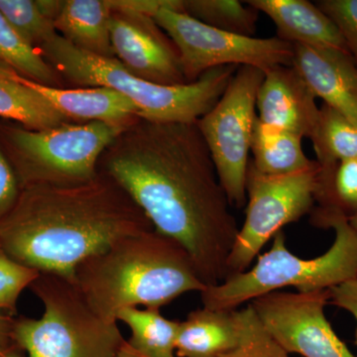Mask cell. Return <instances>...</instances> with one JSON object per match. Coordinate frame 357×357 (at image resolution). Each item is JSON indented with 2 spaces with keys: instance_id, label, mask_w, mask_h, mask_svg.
<instances>
[{
  "instance_id": "cell-6",
  "label": "cell",
  "mask_w": 357,
  "mask_h": 357,
  "mask_svg": "<svg viewBox=\"0 0 357 357\" xmlns=\"http://www.w3.org/2000/svg\"><path fill=\"white\" fill-rule=\"evenodd\" d=\"M41 318L14 321L13 338L27 357H115L126 342L119 323L100 317L74 279L40 273L30 286Z\"/></svg>"
},
{
  "instance_id": "cell-21",
  "label": "cell",
  "mask_w": 357,
  "mask_h": 357,
  "mask_svg": "<svg viewBox=\"0 0 357 357\" xmlns=\"http://www.w3.org/2000/svg\"><path fill=\"white\" fill-rule=\"evenodd\" d=\"M310 139L319 165V185L331 184L340 161L357 158V126L328 105L319 109L318 123Z\"/></svg>"
},
{
  "instance_id": "cell-17",
  "label": "cell",
  "mask_w": 357,
  "mask_h": 357,
  "mask_svg": "<svg viewBox=\"0 0 357 357\" xmlns=\"http://www.w3.org/2000/svg\"><path fill=\"white\" fill-rule=\"evenodd\" d=\"M112 0H66L55 20L56 31L81 50L115 58L110 24Z\"/></svg>"
},
{
  "instance_id": "cell-26",
  "label": "cell",
  "mask_w": 357,
  "mask_h": 357,
  "mask_svg": "<svg viewBox=\"0 0 357 357\" xmlns=\"http://www.w3.org/2000/svg\"><path fill=\"white\" fill-rule=\"evenodd\" d=\"M0 13L36 50L58 34L55 22L42 11L38 0H0Z\"/></svg>"
},
{
  "instance_id": "cell-33",
  "label": "cell",
  "mask_w": 357,
  "mask_h": 357,
  "mask_svg": "<svg viewBox=\"0 0 357 357\" xmlns=\"http://www.w3.org/2000/svg\"><path fill=\"white\" fill-rule=\"evenodd\" d=\"M115 357H146L141 356V354H138L134 351V349H131L130 347L128 344V342H124V344L122 345L121 351H119L117 356Z\"/></svg>"
},
{
  "instance_id": "cell-13",
  "label": "cell",
  "mask_w": 357,
  "mask_h": 357,
  "mask_svg": "<svg viewBox=\"0 0 357 357\" xmlns=\"http://www.w3.org/2000/svg\"><path fill=\"white\" fill-rule=\"evenodd\" d=\"M292 67L317 98L357 126V66L349 52L295 44Z\"/></svg>"
},
{
  "instance_id": "cell-3",
  "label": "cell",
  "mask_w": 357,
  "mask_h": 357,
  "mask_svg": "<svg viewBox=\"0 0 357 357\" xmlns=\"http://www.w3.org/2000/svg\"><path fill=\"white\" fill-rule=\"evenodd\" d=\"M74 280L91 307L109 321H116L121 310L161 309L206 288L187 251L155 229L122 238L84 260Z\"/></svg>"
},
{
  "instance_id": "cell-12",
  "label": "cell",
  "mask_w": 357,
  "mask_h": 357,
  "mask_svg": "<svg viewBox=\"0 0 357 357\" xmlns=\"http://www.w3.org/2000/svg\"><path fill=\"white\" fill-rule=\"evenodd\" d=\"M112 37L115 58L141 79L164 86L189 84L177 47L149 14L112 0Z\"/></svg>"
},
{
  "instance_id": "cell-22",
  "label": "cell",
  "mask_w": 357,
  "mask_h": 357,
  "mask_svg": "<svg viewBox=\"0 0 357 357\" xmlns=\"http://www.w3.org/2000/svg\"><path fill=\"white\" fill-rule=\"evenodd\" d=\"M116 321H121L130 330L126 340L129 347L146 357H177V342L180 321L165 318L160 309L128 307L117 314Z\"/></svg>"
},
{
  "instance_id": "cell-23",
  "label": "cell",
  "mask_w": 357,
  "mask_h": 357,
  "mask_svg": "<svg viewBox=\"0 0 357 357\" xmlns=\"http://www.w3.org/2000/svg\"><path fill=\"white\" fill-rule=\"evenodd\" d=\"M0 63L45 86L63 88L62 77L0 13Z\"/></svg>"
},
{
  "instance_id": "cell-29",
  "label": "cell",
  "mask_w": 357,
  "mask_h": 357,
  "mask_svg": "<svg viewBox=\"0 0 357 357\" xmlns=\"http://www.w3.org/2000/svg\"><path fill=\"white\" fill-rule=\"evenodd\" d=\"M316 6L337 26L357 66V0H319Z\"/></svg>"
},
{
  "instance_id": "cell-5",
  "label": "cell",
  "mask_w": 357,
  "mask_h": 357,
  "mask_svg": "<svg viewBox=\"0 0 357 357\" xmlns=\"http://www.w3.org/2000/svg\"><path fill=\"white\" fill-rule=\"evenodd\" d=\"M323 229L335 232V241L324 255L310 259L293 255L281 230L274 236L271 248L257 256L255 266L202 291L203 306L234 311L256 298L284 288L314 292L357 278V234L349 218L335 215L326 220Z\"/></svg>"
},
{
  "instance_id": "cell-25",
  "label": "cell",
  "mask_w": 357,
  "mask_h": 357,
  "mask_svg": "<svg viewBox=\"0 0 357 357\" xmlns=\"http://www.w3.org/2000/svg\"><path fill=\"white\" fill-rule=\"evenodd\" d=\"M311 211L314 227L331 215H342L351 220L357 213V158L340 161L335 167L328 192L316 202Z\"/></svg>"
},
{
  "instance_id": "cell-1",
  "label": "cell",
  "mask_w": 357,
  "mask_h": 357,
  "mask_svg": "<svg viewBox=\"0 0 357 357\" xmlns=\"http://www.w3.org/2000/svg\"><path fill=\"white\" fill-rule=\"evenodd\" d=\"M98 171L187 251L206 287L229 277L239 227L197 122L139 119L105 150Z\"/></svg>"
},
{
  "instance_id": "cell-32",
  "label": "cell",
  "mask_w": 357,
  "mask_h": 357,
  "mask_svg": "<svg viewBox=\"0 0 357 357\" xmlns=\"http://www.w3.org/2000/svg\"><path fill=\"white\" fill-rule=\"evenodd\" d=\"M14 319L0 309V351H8V345L13 338Z\"/></svg>"
},
{
  "instance_id": "cell-28",
  "label": "cell",
  "mask_w": 357,
  "mask_h": 357,
  "mask_svg": "<svg viewBox=\"0 0 357 357\" xmlns=\"http://www.w3.org/2000/svg\"><path fill=\"white\" fill-rule=\"evenodd\" d=\"M40 272L15 261L0 251V309L13 312L18 298L36 280Z\"/></svg>"
},
{
  "instance_id": "cell-27",
  "label": "cell",
  "mask_w": 357,
  "mask_h": 357,
  "mask_svg": "<svg viewBox=\"0 0 357 357\" xmlns=\"http://www.w3.org/2000/svg\"><path fill=\"white\" fill-rule=\"evenodd\" d=\"M236 314L238 344L220 357H291L267 332L250 305L236 310Z\"/></svg>"
},
{
  "instance_id": "cell-9",
  "label": "cell",
  "mask_w": 357,
  "mask_h": 357,
  "mask_svg": "<svg viewBox=\"0 0 357 357\" xmlns=\"http://www.w3.org/2000/svg\"><path fill=\"white\" fill-rule=\"evenodd\" d=\"M264 72L241 66L210 112L197 121L231 206L248 203L246 178L257 93Z\"/></svg>"
},
{
  "instance_id": "cell-7",
  "label": "cell",
  "mask_w": 357,
  "mask_h": 357,
  "mask_svg": "<svg viewBox=\"0 0 357 357\" xmlns=\"http://www.w3.org/2000/svg\"><path fill=\"white\" fill-rule=\"evenodd\" d=\"M126 128L91 121L31 130L1 121L0 146L20 189L36 185H82L98 175L100 156Z\"/></svg>"
},
{
  "instance_id": "cell-16",
  "label": "cell",
  "mask_w": 357,
  "mask_h": 357,
  "mask_svg": "<svg viewBox=\"0 0 357 357\" xmlns=\"http://www.w3.org/2000/svg\"><path fill=\"white\" fill-rule=\"evenodd\" d=\"M258 13L266 14L277 28V37L289 43L347 51L333 20L307 0H249ZM349 52V51H347Z\"/></svg>"
},
{
  "instance_id": "cell-8",
  "label": "cell",
  "mask_w": 357,
  "mask_h": 357,
  "mask_svg": "<svg viewBox=\"0 0 357 357\" xmlns=\"http://www.w3.org/2000/svg\"><path fill=\"white\" fill-rule=\"evenodd\" d=\"M180 10L181 0H167L152 17L177 47L188 83L223 66H249L265 72L292 65L294 46L289 42L222 31Z\"/></svg>"
},
{
  "instance_id": "cell-2",
  "label": "cell",
  "mask_w": 357,
  "mask_h": 357,
  "mask_svg": "<svg viewBox=\"0 0 357 357\" xmlns=\"http://www.w3.org/2000/svg\"><path fill=\"white\" fill-rule=\"evenodd\" d=\"M152 229L121 185L98 171L86 184L21 189L17 203L0 222V246L40 273L74 279L84 260L122 238Z\"/></svg>"
},
{
  "instance_id": "cell-18",
  "label": "cell",
  "mask_w": 357,
  "mask_h": 357,
  "mask_svg": "<svg viewBox=\"0 0 357 357\" xmlns=\"http://www.w3.org/2000/svg\"><path fill=\"white\" fill-rule=\"evenodd\" d=\"M236 310L203 307L188 314L178 325L177 357H220L238 344Z\"/></svg>"
},
{
  "instance_id": "cell-31",
  "label": "cell",
  "mask_w": 357,
  "mask_h": 357,
  "mask_svg": "<svg viewBox=\"0 0 357 357\" xmlns=\"http://www.w3.org/2000/svg\"><path fill=\"white\" fill-rule=\"evenodd\" d=\"M330 303L349 312L356 319L357 344V278L330 289Z\"/></svg>"
},
{
  "instance_id": "cell-15",
  "label": "cell",
  "mask_w": 357,
  "mask_h": 357,
  "mask_svg": "<svg viewBox=\"0 0 357 357\" xmlns=\"http://www.w3.org/2000/svg\"><path fill=\"white\" fill-rule=\"evenodd\" d=\"M11 72L20 83L40 93L72 122H105L126 128L140 119L136 105L114 89L105 86L55 88L31 81L13 69Z\"/></svg>"
},
{
  "instance_id": "cell-4",
  "label": "cell",
  "mask_w": 357,
  "mask_h": 357,
  "mask_svg": "<svg viewBox=\"0 0 357 357\" xmlns=\"http://www.w3.org/2000/svg\"><path fill=\"white\" fill-rule=\"evenodd\" d=\"M37 51L68 83L119 91L136 105L140 119L154 122L198 121L218 102L239 68L223 66L208 70L194 83L164 86L135 76L116 58L81 50L59 34Z\"/></svg>"
},
{
  "instance_id": "cell-35",
  "label": "cell",
  "mask_w": 357,
  "mask_h": 357,
  "mask_svg": "<svg viewBox=\"0 0 357 357\" xmlns=\"http://www.w3.org/2000/svg\"><path fill=\"white\" fill-rule=\"evenodd\" d=\"M349 223H351L352 229H354V231L357 234V213L354 217H352L351 220H349Z\"/></svg>"
},
{
  "instance_id": "cell-14",
  "label": "cell",
  "mask_w": 357,
  "mask_h": 357,
  "mask_svg": "<svg viewBox=\"0 0 357 357\" xmlns=\"http://www.w3.org/2000/svg\"><path fill=\"white\" fill-rule=\"evenodd\" d=\"M256 109L264 123L302 138L312 137L319 116L316 96L292 66L265 70Z\"/></svg>"
},
{
  "instance_id": "cell-20",
  "label": "cell",
  "mask_w": 357,
  "mask_h": 357,
  "mask_svg": "<svg viewBox=\"0 0 357 357\" xmlns=\"http://www.w3.org/2000/svg\"><path fill=\"white\" fill-rule=\"evenodd\" d=\"M0 119L31 130H43L72 122L43 96L16 79L0 63Z\"/></svg>"
},
{
  "instance_id": "cell-30",
  "label": "cell",
  "mask_w": 357,
  "mask_h": 357,
  "mask_svg": "<svg viewBox=\"0 0 357 357\" xmlns=\"http://www.w3.org/2000/svg\"><path fill=\"white\" fill-rule=\"evenodd\" d=\"M20 192L16 174L0 146V222L13 211Z\"/></svg>"
},
{
  "instance_id": "cell-24",
  "label": "cell",
  "mask_w": 357,
  "mask_h": 357,
  "mask_svg": "<svg viewBox=\"0 0 357 357\" xmlns=\"http://www.w3.org/2000/svg\"><path fill=\"white\" fill-rule=\"evenodd\" d=\"M181 11L222 31L255 37L258 13L236 0H181Z\"/></svg>"
},
{
  "instance_id": "cell-36",
  "label": "cell",
  "mask_w": 357,
  "mask_h": 357,
  "mask_svg": "<svg viewBox=\"0 0 357 357\" xmlns=\"http://www.w3.org/2000/svg\"><path fill=\"white\" fill-rule=\"evenodd\" d=\"M0 251H2L1 246H0Z\"/></svg>"
},
{
  "instance_id": "cell-34",
  "label": "cell",
  "mask_w": 357,
  "mask_h": 357,
  "mask_svg": "<svg viewBox=\"0 0 357 357\" xmlns=\"http://www.w3.org/2000/svg\"><path fill=\"white\" fill-rule=\"evenodd\" d=\"M0 357H21L15 352L9 351H0Z\"/></svg>"
},
{
  "instance_id": "cell-19",
  "label": "cell",
  "mask_w": 357,
  "mask_h": 357,
  "mask_svg": "<svg viewBox=\"0 0 357 357\" xmlns=\"http://www.w3.org/2000/svg\"><path fill=\"white\" fill-rule=\"evenodd\" d=\"M302 137L256 119L251 141V165L267 176H284L307 170L316 164L307 158Z\"/></svg>"
},
{
  "instance_id": "cell-11",
  "label": "cell",
  "mask_w": 357,
  "mask_h": 357,
  "mask_svg": "<svg viewBox=\"0 0 357 357\" xmlns=\"http://www.w3.org/2000/svg\"><path fill=\"white\" fill-rule=\"evenodd\" d=\"M330 290L276 291L249 303L263 326L288 354L303 357H357L326 317Z\"/></svg>"
},
{
  "instance_id": "cell-10",
  "label": "cell",
  "mask_w": 357,
  "mask_h": 357,
  "mask_svg": "<svg viewBox=\"0 0 357 357\" xmlns=\"http://www.w3.org/2000/svg\"><path fill=\"white\" fill-rule=\"evenodd\" d=\"M319 176L317 161L307 170L284 176L263 175L249 162L245 220L227 260L229 277L249 269L268 241L284 227L311 213Z\"/></svg>"
}]
</instances>
